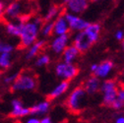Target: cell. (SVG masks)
<instances>
[{"label": "cell", "mask_w": 124, "mask_h": 123, "mask_svg": "<svg viewBox=\"0 0 124 123\" xmlns=\"http://www.w3.org/2000/svg\"><path fill=\"white\" fill-rule=\"evenodd\" d=\"M39 123H53V122L49 116H44L41 119H39Z\"/></svg>", "instance_id": "obj_30"}, {"label": "cell", "mask_w": 124, "mask_h": 123, "mask_svg": "<svg viewBox=\"0 0 124 123\" xmlns=\"http://www.w3.org/2000/svg\"><path fill=\"white\" fill-rule=\"evenodd\" d=\"M117 100L124 102V87H120L117 90Z\"/></svg>", "instance_id": "obj_28"}, {"label": "cell", "mask_w": 124, "mask_h": 123, "mask_svg": "<svg viewBox=\"0 0 124 123\" xmlns=\"http://www.w3.org/2000/svg\"><path fill=\"white\" fill-rule=\"evenodd\" d=\"M102 92V102L106 106H110L112 102L117 98L118 86L114 80H104L101 84V89Z\"/></svg>", "instance_id": "obj_4"}, {"label": "cell", "mask_w": 124, "mask_h": 123, "mask_svg": "<svg viewBox=\"0 0 124 123\" xmlns=\"http://www.w3.org/2000/svg\"><path fill=\"white\" fill-rule=\"evenodd\" d=\"M40 27L35 24L33 21H29L21 25V33H20V47L29 48L33 45L39 38Z\"/></svg>", "instance_id": "obj_1"}, {"label": "cell", "mask_w": 124, "mask_h": 123, "mask_svg": "<svg viewBox=\"0 0 124 123\" xmlns=\"http://www.w3.org/2000/svg\"><path fill=\"white\" fill-rule=\"evenodd\" d=\"M50 108V101L49 100H43L40 101L32 107H30V114L31 115H44L47 113Z\"/></svg>", "instance_id": "obj_16"}, {"label": "cell", "mask_w": 124, "mask_h": 123, "mask_svg": "<svg viewBox=\"0 0 124 123\" xmlns=\"http://www.w3.org/2000/svg\"><path fill=\"white\" fill-rule=\"evenodd\" d=\"M86 92L83 89V87H78L74 89L66 101L67 107L69 108V110H71L74 113L79 112L82 107H83V103H84V100H86Z\"/></svg>", "instance_id": "obj_3"}, {"label": "cell", "mask_w": 124, "mask_h": 123, "mask_svg": "<svg viewBox=\"0 0 124 123\" xmlns=\"http://www.w3.org/2000/svg\"><path fill=\"white\" fill-rule=\"evenodd\" d=\"M113 109H115V110H120V109H122L123 108V106H124V102H122V101H120L119 100H115L113 102H112V104L110 105Z\"/></svg>", "instance_id": "obj_27"}, {"label": "cell", "mask_w": 124, "mask_h": 123, "mask_svg": "<svg viewBox=\"0 0 124 123\" xmlns=\"http://www.w3.org/2000/svg\"><path fill=\"white\" fill-rule=\"evenodd\" d=\"M80 51L77 49L73 44H69L65 48V50L62 52V62L67 64H74V61L79 57Z\"/></svg>", "instance_id": "obj_14"}, {"label": "cell", "mask_w": 124, "mask_h": 123, "mask_svg": "<svg viewBox=\"0 0 124 123\" xmlns=\"http://www.w3.org/2000/svg\"><path fill=\"white\" fill-rule=\"evenodd\" d=\"M115 123H124V115H119L115 119Z\"/></svg>", "instance_id": "obj_32"}, {"label": "cell", "mask_w": 124, "mask_h": 123, "mask_svg": "<svg viewBox=\"0 0 124 123\" xmlns=\"http://www.w3.org/2000/svg\"><path fill=\"white\" fill-rule=\"evenodd\" d=\"M69 32H70L69 25L66 19L64 18L63 14H61L57 19L53 21V34L55 35V37L65 36V35H69Z\"/></svg>", "instance_id": "obj_11"}, {"label": "cell", "mask_w": 124, "mask_h": 123, "mask_svg": "<svg viewBox=\"0 0 124 123\" xmlns=\"http://www.w3.org/2000/svg\"><path fill=\"white\" fill-rule=\"evenodd\" d=\"M38 82L36 76L28 71L19 73L16 81L11 85V90L14 92L19 91H33L37 88Z\"/></svg>", "instance_id": "obj_2"}, {"label": "cell", "mask_w": 124, "mask_h": 123, "mask_svg": "<svg viewBox=\"0 0 124 123\" xmlns=\"http://www.w3.org/2000/svg\"><path fill=\"white\" fill-rule=\"evenodd\" d=\"M73 45L80 52H85L93 45V42L90 40V38L87 37V35L83 31V32L75 34L73 38Z\"/></svg>", "instance_id": "obj_8"}, {"label": "cell", "mask_w": 124, "mask_h": 123, "mask_svg": "<svg viewBox=\"0 0 124 123\" xmlns=\"http://www.w3.org/2000/svg\"><path fill=\"white\" fill-rule=\"evenodd\" d=\"M23 13V5L20 2H11L4 9L3 15L4 17L10 20H15L20 17Z\"/></svg>", "instance_id": "obj_10"}, {"label": "cell", "mask_w": 124, "mask_h": 123, "mask_svg": "<svg viewBox=\"0 0 124 123\" xmlns=\"http://www.w3.org/2000/svg\"><path fill=\"white\" fill-rule=\"evenodd\" d=\"M114 38L119 41L124 40V32L123 31H117V32L114 34Z\"/></svg>", "instance_id": "obj_29"}, {"label": "cell", "mask_w": 124, "mask_h": 123, "mask_svg": "<svg viewBox=\"0 0 124 123\" xmlns=\"http://www.w3.org/2000/svg\"><path fill=\"white\" fill-rule=\"evenodd\" d=\"M64 3L67 13L76 15V16L84 13L89 7V2L87 0H68Z\"/></svg>", "instance_id": "obj_7"}, {"label": "cell", "mask_w": 124, "mask_h": 123, "mask_svg": "<svg viewBox=\"0 0 124 123\" xmlns=\"http://www.w3.org/2000/svg\"><path fill=\"white\" fill-rule=\"evenodd\" d=\"M14 50V46L11 43H3L2 45V52L1 53H9L11 54Z\"/></svg>", "instance_id": "obj_26"}, {"label": "cell", "mask_w": 124, "mask_h": 123, "mask_svg": "<svg viewBox=\"0 0 124 123\" xmlns=\"http://www.w3.org/2000/svg\"><path fill=\"white\" fill-rule=\"evenodd\" d=\"M97 68H98V64H92L91 65V71L93 72V73H95V71L97 70Z\"/></svg>", "instance_id": "obj_34"}, {"label": "cell", "mask_w": 124, "mask_h": 123, "mask_svg": "<svg viewBox=\"0 0 124 123\" xmlns=\"http://www.w3.org/2000/svg\"><path fill=\"white\" fill-rule=\"evenodd\" d=\"M44 45H45L44 39H38L33 45H31V46L28 48L27 53H26V59L31 60V59L35 58L36 56H38V54L39 53L41 48H43Z\"/></svg>", "instance_id": "obj_17"}, {"label": "cell", "mask_w": 124, "mask_h": 123, "mask_svg": "<svg viewBox=\"0 0 124 123\" xmlns=\"http://www.w3.org/2000/svg\"><path fill=\"white\" fill-rule=\"evenodd\" d=\"M85 34L87 35V37L90 38V40L94 43L96 42L99 38H100V33H101V25L94 23V24H91L87 27V29L84 31Z\"/></svg>", "instance_id": "obj_18"}, {"label": "cell", "mask_w": 124, "mask_h": 123, "mask_svg": "<svg viewBox=\"0 0 124 123\" xmlns=\"http://www.w3.org/2000/svg\"><path fill=\"white\" fill-rule=\"evenodd\" d=\"M101 84V80L100 79H98L97 77H95V76H92V77H90V78L85 82L83 89L85 90L86 94L94 95V94L97 93V92L100 91Z\"/></svg>", "instance_id": "obj_15"}, {"label": "cell", "mask_w": 124, "mask_h": 123, "mask_svg": "<svg viewBox=\"0 0 124 123\" xmlns=\"http://www.w3.org/2000/svg\"><path fill=\"white\" fill-rule=\"evenodd\" d=\"M61 7L58 5H52L48 8V10L46 11L44 17L42 18L43 22H53L55 19H57L60 14H61Z\"/></svg>", "instance_id": "obj_20"}, {"label": "cell", "mask_w": 124, "mask_h": 123, "mask_svg": "<svg viewBox=\"0 0 124 123\" xmlns=\"http://www.w3.org/2000/svg\"><path fill=\"white\" fill-rule=\"evenodd\" d=\"M121 47H122V49L124 50V40L121 41Z\"/></svg>", "instance_id": "obj_36"}, {"label": "cell", "mask_w": 124, "mask_h": 123, "mask_svg": "<svg viewBox=\"0 0 124 123\" xmlns=\"http://www.w3.org/2000/svg\"><path fill=\"white\" fill-rule=\"evenodd\" d=\"M12 64V56L9 53H0V68L8 69Z\"/></svg>", "instance_id": "obj_23"}, {"label": "cell", "mask_w": 124, "mask_h": 123, "mask_svg": "<svg viewBox=\"0 0 124 123\" xmlns=\"http://www.w3.org/2000/svg\"><path fill=\"white\" fill-rule=\"evenodd\" d=\"M39 34L43 38L50 37L53 34V22H43L39 30Z\"/></svg>", "instance_id": "obj_22"}, {"label": "cell", "mask_w": 124, "mask_h": 123, "mask_svg": "<svg viewBox=\"0 0 124 123\" xmlns=\"http://www.w3.org/2000/svg\"><path fill=\"white\" fill-rule=\"evenodd\" d=\"M4 9H5V6H4L3 2H1V1H0V16H1V15H3Z\"/></svg>", "instance_id": "obj_33"}, {"label": "cell", "mask_w": 124, "mask_h": 123, "mask_svg": "<svg viewBox=\"0 0 124 123\" xmlns=\"http://www.w3.org/2000/svg\"><path fill=\"white\" fill-rule=\"evenodd\" d=\"M113 69V63L110 60H104L101 64H98V68L94 73V76L98 79H105L111 73Z\"/></svg>", "instance_id": "obj_13"}, {"label": "cell", "mask_w": 124, "mask_h": 123, "mask_svg": "<svg viewBox=\"0 0 124 123\" xmlns=\"http://www.w3.org/2000/svg\"><path fill=\"white\" fill-rule=\"evenodd\" d=\"M54 71L57 77L61 78L62 81H67V82L74 79L79 74V69L75 64H67L62 62V61L58 62L55 65Z\"/></svg>", "instance_id": "obj_5"}, {"label": "cell", "mask_w": 124, "mask_h": 123, "mask_svg": "<svg viewBox=\"0 0 124 123\" xmlns=\"http://www.w3.org/2000/svg\"><path fill=\"white\" fill-rule=\"evenodd\" d=\"M63 16L69 25L70 31H74L76 33L83 32V31H85L87 29V27L90 25V23L88 21H86L85 19H83L79 16H76V15L67 13V12H65L63 14Z\"/></svg>", "instance_id": "obj_6"}, {"label": "cell", "mask_w": 124, "mask_h": 123, "mask_svg": "<svg viewBox=\"0 0 124 123\" xmlns=\"http://www.w3.org/2000/svg\"><path fill=\"white\" fill-rule=\"evenodd\" d=\"M2 45H3V42H2V41H0V53L2 52Z\"/></svg>", "instance_id": "obj_35"}, {"label": "cell", "mask_w": 124, "mask_h": 123, "mask_svg": "<svg viewBox=\"0 0 124 123\" xmlns=\"http://www.w3.org/2000/svg\"><path fill=\"white\" fill-rule=\"evenodd\" d=\"M26 123H39V119L38 117H30L27 119Z\"/></svg>", "instance_id": "obj_31"}, {"label": "cell", "mask_w": 124, "mask_h": 123, "mask_svg": "<svg viewBox=\"0 0 124 123\" xmlns=\"http://www.w3.org/2000/svg\"><path fill=\"white\" fill-rule=\"evenodd\" d=\"M69 35H65V36H57L54 37L53 39L50 42V49L52 50L53 53L59 55L62 54L65 50V48L69 45Z\"/></svg>", "instance_id": "obj_9"}, {"label": "cell", "mask_w": 124, "mask_h": 123, "mask_svg": "<svg viewBox=\"0 0 124 123\" xmlns=\"http://www.w3.org/2000/svg\"><path fill=\"white\" fill-rule=\"evenodd\" d=\"M18 75H19V72H15V73H11V74L7 75L4 78V82L8 85H12L15 81H16Z\"/></svg>", "instance_id": "obj_25"}, {"label": "cell", "mask_w": 124, "mask_h": 123, "mask_svg": "<svg viewBox=\"0 0 124 123\" xmlns=\"http://www.w3.org/2000/svg\"><path fill=\"white\" fill-rule=\"evenodd\" d=\"M11 104H12V110L10 112V116L14 118H21L28 116L30 114V107L24 106L23 102L20 100L18 99L13 100Z\"/></svg>", "instance_id": "obj_12"}, {"label": "cell", "mask_w": 124, "mask_h": 123, "mask_svg": "<svg viewBox=\"0 0 124 123\" xmlns=\"http://www.w3.org/2000/svg\"><path fill=\"white\" fill-rule=\"evenodd\" d=\"M50 63V57L48 54H41L39 55L37 60H36V66L38 67H43V66H46V65H48Z\"/></svg>", "instance_id": "obj_24"}, {"label": "cell", "mask_w": 124, "mask_h": 123, "mask_svg": "<svg viewBox=\"0 0 124 123\" xmlns=\"http://www.w3.org/2000/svg\"><path fill=\"white\" fill-rule=\"evenodd\" d=\"M68 89H69V82H67V81H61V82L50 92L48 97H49L50 100L57 99V98L61 97L63 94H65Z\"/></svg>", "instance_id": "obj_19"}, {"label": "cell", "mask_w": 124, "mask_h": 123, "mask_svg": "<svg viewBox=\"0 0 124 123\" xmlns=\"http://www.w3.org/2000/svg\"><path fill=\"white\" fill-rule=\"evenodd\" d=\"M21 25L19 23H14L12 21L7 22L5 25V30L6 33L12 37H20V33H21Z\"/></svg>", "instance_id": "obj_21"}]
</instances>
